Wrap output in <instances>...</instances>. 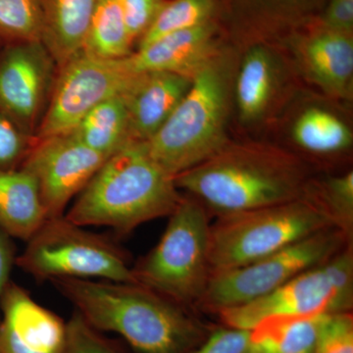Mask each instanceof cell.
Here are the masks:
<instances>
[{
  "label": "cell",
  "mask_w": 353,
  "mask_h": 353,
  "mask_svg": "<svg viewBox=\"0 0 353 353\" xmlns=\"http://www.w3.org/2000/svg\"><path fill=\"white\" fill-rule=\"evenodd\" d=\"M266 139L318 172L345 170L353 152V103L303 85Z\"/></svg>",
  "instance_id": "9"
},
{
  "label": "cell",
  "mask_w": 353,
  "mask_h": 353,
  "mask_svg": "<svg viewBox=\"0 0 353 353\" xmlns=\"http://www.w3.org/2000/svg\"><path fill=\"white\" fill-rule=\"evenodd\" d=\"M123 59L104 60L81 51L59 67L34 138L66 134L97 104L124 94L137 74L130 72Z\"/></svg>",
  "instance_id": "12"
},
{
  "label": "cell",
  "mask_w": 353,
  "mask_h": 353,
  "mask_svg": "<svg viewBox=\"0 0 353 353\" xmlns=\"http://www.w3.org/2000/svg\"><path fill=\"white\" fill-rule=\"evenodd\" d=\"M106 159L66 132L36 139L20 168L34 176L51 218L66 213Z\"/></svg>",
  "instance_id": "14"
},
{
  "label": "cell",
  "mask_w": 353,
  "mask_h": 353,
  "mask_svg": "<svg viewBox=\"0 0 353 353\" xmlns=\"http://www.w3.org/2000/svg\"><path fill=\"white\" fill-rule=\"evenodd\" d=\"M209 233L211 274L230 270L334 228L306 197L266 208L218 215Z\"/></svg>",
  "instance_id": "5"
},
{
  "label": "cell",
  "mask_w": 353,
  "mask_h": 353,
  "mask_svg": "<svg viewBox=\"0 0 353 353\" xmlns=\"http://www.w3.org/2000/svg\"><path fill=\"white\" fill-rule=\"evenodd\" d=\"M57 72V62L41 41L4 43L0 50V113L34 138Z\"/></svg>",
  "instance_id": "13"
},
{
  "label": "cell",
  "mask_w": 353,
  "mask_h": 353,
  "mask_svg": "<svg viewBox=\"0 0 353 353\" xmlns=\"http://www.w3.org/2000/svg\"><path fill=\"white\" fill-rule=\"evenodd\" d=\"M317 19L332 29L353 34V0H328Z\"/></svg>",
  "instance_id": "33"
},
{
  "label": "cell",
  "mask_w": 353,
  "mask_h": 353,
  "mask_svg": "<svg viewBox=\"0 0 353 353\" xmlns=\"http://www.w3.org/2000/svg\"><path fill=\"white\" fill-rule=\"evenodd\" d=\"M192 85V78L153 71L138 73L123 94L134 143H146L171 117Z\"/></svg>",
  "instance_id": "19"
},
{
  "label": "cell",
  "mask_w": 353,
  "mask_h": 353,
  "mask_svg": "<svg viewBox=\"0 0 353 353\" xmlns=\"http://www.w3.org/2000/svg\"><path fill=\"white\" fill-rule=\"evenodd\" d=\"M165 0H120L130 38L137 44L150 29Z\"/></svg>",
  "instance_id": "31"
},
{
  "label": "cell",
  "mask_w": 353,
  "mask_h": 353,
  "mask_svg": "<svg viewBox=\"0 0 353 353\" xmlns=\"http://www.w3.org/2000/svg\"><path fill=\"white\" fill-rule=\"evenodd\" d=\"M328 0H221V25L239 48L279 41L316 19Z\"/></svg>",
  "instance_id": "16"
},
{
  "label": "cell",
  "mask_w": 353,
  "mask_h": 353,
  "mask_svg": "<svg viewBox=\"0 0 353 353\" xmlns=\"http://www.w3.org/2000/svg\"><path fill=\"white\" fill-rule=\"evenodd\" d=\"M345 239L340 230L330 228L252 263L215 272L197 303L219 312L255 301L328 260L340 252Z\"/></svg>",
  "instance_id": "11"
},
{
  "label": "cell",
  "mask_w": 353,
  "mask_h": 353,
  "mask_svg": "<svg viewBox=\"0 0 353 353\" xmlns=\"http://www.w3.org/2000/svg\"><path fill=\"white\" fill-rule=\"evenodd\" d=\"M329 216L334 228L350 238L353 225V170L317 172L303 196Z\"/></svg>",
  "instance_id": "25"
},
{
  "label": "cell",
  "mask_w": 353,
  "mask_h": 353,
  "mask_svg": "<svg viewBox=\"0 0 353 353\" xmlns=\"http://www.w3.org/2000/svg\"><path fill=\"white\" fill-rule=\"evenodd\" d=\"M352 294L353 257L347 248L269 294L218 313L228 327L250 331L264 320L279 316L347 312L352 307Z\"/></svg>",
  "instance_id": "10"
},
{
  "label": "cell",
  "mask_w": 353,
  "mask_h": 353,
  "mask_svg": "<svg viewBox=\"0 0 353 353\" xmlns=\"http://www.w3.org/2000/svg\"><path fill=\"white\" fill-rule=\"evenodd\" d=\"M278 43L284 46L301 82L334 99L353 103V34L310 21Z\"/></svg>",
  "instance_id": "15"
},
{
  "label": "cell",
  "mask_w": 353,
  "mask_h": 353,
  "mask_svg": "<svg viewBox=\"0 0 353 353\" xmlns=\"http://www.w3.org/2000/svg\"><path fill=\"white\" fill-rule=\"evenodd\" d=\"M250 331L231 328L215 332L199 350L192 353H246Z\"/></svg>",
  "instance_id": "32"
},
{
  "label": "cell",
  "mask_w": 353,
  "mask_h": 353,
  "mask_svg": "<svg viewBox=\"0 0 353 353\" xmlns=\"http://www.w3.org/2000/svg\"><path fill=\"white\" fill-rule=\"evenodd\" d=\"M234 75L232 138L266 139L303 87L284 46L257 41L240 48Z\"/></svg>",
  "instance_id": "8"
},
{
  "label": "cell",
  "mask_w": 353,
  "mask_h": 353,
  "mask_svg": "<svg viewBox=\"0 0 353 353\" xmlns=\"http://www.w3.org/2000/svg\"><path fill=\"white\" fill-rule=\"evenodd\" d=\"M327 315L268 318L250 330L246 353H314Z\"/></svg>",
  "instance_id": "22"
},
{
  "label": "cell",
  "mask_w": 353,
  "mask_h": 353,
  "mask_svg": "<svg viewBox=\"0 0 353 353\" xmlns=\"http://www.w3.org/2000/svg\"><path fill=\"white\" fill-rule=\"evenodd\" d=\"M183 194L145 143H132L108 158L65 216L83 227L104 226L121 234L166 217Z\"/></svg>",
  "instance_id": "4"
},
{
  "label": "cell",
  "mask_w": 353,
  "mask_h": 353,
  "mask_svg": "<svg viewBox=\"0 0 353 353\" xmlns=\"http://www.w3.org/2000/svg\"><path fill=\"white\" fill-rule=\"evenodd\" d=\"M46 219L34 176L22 168L0 170V230L27 241Z\"/></svg>",
  "instance_id": "21"
},
{
  "label": "cell",
  "mask_w": 353,
  "mask_h": 353,
  "mask_svg": "<svg viewBox=\"0 0 353 353\" xmlns=\"http://www.w3.org/2000/svg\"><path fill=\"white\" fill-rule=\"evenodd\" d=\"M3 43H2L1 39H0V50H1L2 46H3Z\"/></svg>",
  "instance_id": "35"
},
{
  "label": "cell",
  "mask_w": 353,
  "mask_h": 353,
  "mask_svg": "<svg viewBox=\"0 0 353 353\" xmlns=\"http://www.w3.org/2000/svg\"><path fill=\"white\" fill-rule=\"evenodd\" d=\"M26 243L16 266L37 280L77 279L138 284L126 255L117 245L65 215L48 218Z\"/></svg>",
  "instance_id": "7"
},
{
  "label": "cell",
  "mask_w": 353,
  "mask_h": 353,
  "mask_svg": "<svg viewBox=\"0 0 353 353\" xmlns=\"http://www.w3.org/2000/svg\"><path fill=\"white\" fill-rule=\"evenodd\" d=\"M208 211L183 194L157 245L132 267L138 284L181 306L199 303L211 276Z\"/></svg>",
  "instance_id": "6"
},
{
  "label": "cell",
  "mask_w": 353,
  "mask_h": 353,
  "mask_svg": "<svg viewBox=\"0 0 353 353\" xmlns=\"http://www.w3.org/2000/svg\"><path fill=\"white\" fill-rule=\"evenodd\" d=\"M241 50L228 41L192 78L171 117L145 143L150 157L172 176L212 157L232 138L234 75Z\"/></svg>",
  "instance_id": "3"
},
{
  "label": "cell",
  "mask_w": 353,
  "mask_h": 353,
  "mask_svg": "<svg viewBox=\"0 0 353 353\" xmlns=\"http://www.w3.org/2000/svg\"><path fill=\"white\" fill-rule=\"evenodd\" d=\"M70 134L88 148L109 158L134 143L122 94L115 95L88 111Z\"/></svg>",
  "instance_id": "23"
},
{
  "label": "cell",
  "mask_w": 353,
  "mask_h": 353,
  "mask_svg": "<svg viewBox=\"0 0 353 353\" xmlns=\"http://www.w3.org/2000/svg\"><path fill=\"white\" fill-rule=\"evenodd\" d=\"M314 353H353V319L348 311L325 317Z\"/></svg>",
  "instance_id": "29"
},
{
  "label": "cell",
  "mask_w": 353,
  "mask_h": 353,
  "mask_svg": "<svg viewBox=\"0 0 353 353\" xmlns=\"http://www.w3.org/2000/svg\"><path fill=\"white\" fill-rule=\"evenodd\" d=\"M221 0H165L150 29L139 39L134 50L173 32L208 23H221Z\"/></svg>",
  "instance_id": "26"
},
{
  "label": "cell",
  "mask_w": 353,
  "mask_h": 353,
  "mask_svg": "<svg viewBox=\"0 0 353 353\" xmlns=\"http://www.w3.org/2000/svg\"><path fill=\"white\" fill-rule=\"evenodd\" d=\"M58 292L94 329L119 334L141 353H187L199 328L179 304L134 283L57 279Z\"/></svg>",
  "instance_id": "2"
},
{
  "label": "cell",
  "mask_w": 353,
  "mask_h": 353,
  "mask_svg": "<svg viewBox=\"0 0 353 353\" xmlns=\"http://www.w3.org/2000/svg\"><path fill=\"white\" fill-rule=\"evenodd\" d=\"M99 0H41V43L57 67L83 50L90 20Z\"/></svg>",
  "instance_id": "20"
},
{
  "label": "cell",
  "mask_w": 353,
  "mask_h": 353,
  "mask_svg": "<svg viewBox=\"0 0 353 353\" xmlns=\"http://www.w3.org/2000/svg\"><path fill=\"white\" fill-rule=\"evenodd\" d=\"M220 22L173 32L124 58L134 74L162 71L192 78L227 41Z\"/></svg>",
  "instance_id": "18"
},
{
  "label": "cell",
  "mask_w": 353,
  "mask_h": 353,
  "mask_svg": "<svg viewBox=\"0 0 353 353\" xmlns=\"http://www.w3.org/2000/svg\"><path fill=\"white\" fill-rule=\"evenodd\" d=\"M317 172L270 139L231 138L175 182L181 192L222 215L301 199Z\"/></svg>",
  "instance_id": "1"
},
{
  "label": "cell",
  "mask_w": 353,
  "mask_h": 353,
  "mask_svg": "<svg viewBox=\"0 0 353 353\" xmlns=\"http://www.w3.org/2000/svg\"><path fill=\"white\" fill-rule=\"evenodd\" d=\"M0 353H1V352H0Z\"/></svg>",
  "instance_id": "36"
},
{
  "label": "cell",
  "mask_w": 353,
  "mask_h": 353,
  "mask_svg": "<svg viewBox=\"0 0 353 353\" xmlns=\"http://www.w3.org/2000/svg\"><path fill=\"white\" fill-rule=\"evenodd\" d=\"M36 139L0 113V170L20 168Z\"/></svg>",
  "instance_id": "30"
},
{
  "label": "cell",
  "mask_w": 353,
  "mask_h": 353,
  "mask_svg": "<svg viewBox=\"0 0 353 353\" xmlns=\"http://www.w3.org/2000/svg\"><path fill=\"white\" fill-rule=\"evenodd\" d=\"M63 353H126L104 336L74 310L67 321V341Z\"/></svg>",
  "instance_id": "28"
},
{
  "label": "cell",
  "mask_w": 353,
  "mask_h": 353,
  "mask_svg": "<svg viewBox=\"0 0 353 353\" xmlns=\"http://www.w3.org/2000/svg\"><path fill=\"white\" fill-rule=\"evenodd\" d=\"M41 0H0V39L3 43L41 41Z\"/></svg>",
  "instance_id": "27"
},
{
  "label": "cell",
  "mask_w": 353,
  "mask_h": 353,
  "mask_svg": "<svg viewBox=\"0 0 353 353\" xmlns=\"http://www.w3.org/2000/svg\"><path fill=\"white\" fill-rule=\"evenodd\" d=\"M82 51L104 60L123 59L134 52L120 0H99Z\"/></svg>",
  "instance_id": "24"
},
{
  "label": "cell",
  "mask_w": 353,
  "mask_h": 353,
  "mask_svg": "<svg viewBox=\"0 0 353 353\" xmlns=\"http://www.w3.org/2000/svg\"><path fill=\"white\" fill-rule=\"evenodd\" d=\"M67 321L10 281L0 303V352L63 353Z\"/></svg>",
  "instance_id": "17"
},
{
  "label": "cell",
  "mask_w": 353,
  "mask_h": 353,
  "mask_svg": "<svg viewBox=\"0 0 353 353\" xmlns=\"http://www.w3.org/2000/svg\"><path fill=\"white\" fill-rule=\"evenodd\" d=\"M16 248L13 239L0 230V303L7 285L10 283L11 272L16 265Z\"/></svg>",
  "instance_id": "34"
}]
</instances>
